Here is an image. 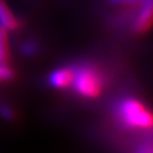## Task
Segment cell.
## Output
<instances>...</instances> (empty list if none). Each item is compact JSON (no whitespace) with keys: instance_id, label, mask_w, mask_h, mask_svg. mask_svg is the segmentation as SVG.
<instances>
[{"instance_id":"6da1fadb","label":"cell","mask_w":153,"mask_h":153,"mask_svg":"<svg viewBox=\"0 0 153 153\" xmlns=\"http://www.w3.org/2000/svg\"><path fill=\"white\" fill-rule=\"evenodd\" d=\"M118 118L127 127L134 129H150L152 116L146 106L136 99H126L117 108Z\"/></svg>"},{"instance_id":"30bf717a","label":"cell","mask_w":153,"mask_h":153,"mask_svg":"<svg viewBox=\"0 0 153 153\" xmlns=\"http://www.w3.org/2000/svg\"><path fill=\"white\" fill-rule=\"evenodd\" d=\"M138 153H152V150H151V147L150 146L143 147V148H141L140 150L138 151Z\"/></svg>"},{"instance_id":"277c9868","label":"cell","mask_w":153,"mask_h":153,"mask_svg":"<svg viewBox=\"0 0 153 153\" xmlns=\"http://www.w3.org/2000/svg\"><path fill=\"white\" fill-rule=\"evenodd\" d=\"M74 72L70 68H60L51 74L49 81L56 88H66L74 82Z\"/></svg>"},{"instance_id":"52a82bcc","label":"cell","mask_w":153,"mask_h":153,"mask_svg":"<svg viewBox=\"0 0 153 153\" xmlns=\"http://www.w3.org/2000/svg\"><path fill=\"white\" fill-rule=\"evenodd\" d=\"M15 72L11 67L7 66L5 64H0V81H11L14 79Z\"/></svg>"},{"instance_id":"ba28073f","label":"cell","mask_w":153,"mask_h":153,"mask_svg":"<svg viewBox=\"0 0 153 153\" xmlns=\"http://www.w3.org/2000/svg\"><path fill=\"white\" fill-rule=\"evenodd\" d=\"M113 3L122 5H143L148 0H111Z\"/></svg>"},{"instance_id":"7a4b0ae2","label":"cell","mask_w":153,"mask_h":153,"mask_svg":"<svg viewBox=\"0 0 153 153\" xmlns=\"http://www.w3.org/2000/svg\"><path fill=\"white\" fill-rule=\"evenodd\" d=\"M72 83L79 95L86 98H96L102 91L103 76L97 67L84 65L76 70Z\"/></svg>"},{"instance_id":"8992f818","label":"cell","mask_w":153,"mask_h":153,"mask_svg":"<svg viewBox=\"0 0 153 153\" xmlns=\"http://www.w3.org/2000/svg\"><path fill=\"white\" fill-rule=\"evenodd\" d=\"M9 59V45H7V30L0 26V64H5Z\"/></svg>"},{"instance_id":"3957f363","label":"cell","mask_w":153,"mask_h":153,"mask_svg":"<svg viewBox=\"0 0 153 153\" xmlns=\"http://www.w3.org/2000/svg\"><path fill=\"white\" fill-rule=\"evenodd\" d=\"M152 22V0H148L145 4H143V9L137 16L134 29L138 33L146 32L151 26Z\"/></svg>"},{"instance_id":"9c48e42d","label":"cell","mask_w":153,"mask_h":153,"mask_svg":"<svg viewBox=\"0 0 153 153\" xmlns=\"http://www.w3.org/2000/svg\"><path fill=\"white\" fill-rule=\"evenodd\" d=\"M0 113L2 114L3 117L7 118V119H12L14 117V114H13V111L7 106V105H1L0 106Z\"/></svg>"},{"instance_id":"5b68a950","label":"cell","mask_w":153,"mask_h":153,"mask_svg":"<svg viewBox=\"0 0 153 153\" xmlns=\"http://www.w3.org/2000/svg\"><path fill=\"white\" fill-rule=\"evenodd\" d=\"M0 26L5 30H15L19 26L14 14L3 0H0Z\"/></svg>"}]
</instances>
